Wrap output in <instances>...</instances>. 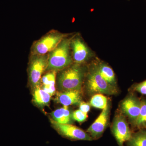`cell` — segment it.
Wrapping results in <instances>:
<instances>
[{
    "instance_id": "obj_20",
    "label": "cell",
    "mask_w": 146,
    "mask_h": 146,
    "mask_svg": "<svg viewBox=\"0 0 146 146\" xmlns=\"http://www.w3.org/2000/svg\"><path fill=\"white\" fill-rule=\"evenodd\" d=\"M133 89L134 91L146 96V80L134 84Z\"/></svg>"
},
{
    "instance_id": "obj_4",
    "label": "cell",
    "mask_w": 146,
    "mask_h": 146,
    "mask_svg": "<svg viewBox=\"0 0 146 146\" xmlns=\"http://www.w3.org/2000/svg\"><path fill=\"white\" fill-rule=\"evenodd\" d=\"M68 35L52 31L36 41L31 48L32 55H46L53 50Z\"/></svg>"
},
{
    "instance_id": "obj_6",
    "label": "cell",
    "mask_w": 146,
    "mask_h": 146,
    "mask_svg": "<svg viewBox=\"0 0 146 146\" xmlns=\"http://www.w3.org/2000/svg\"><path fill=\"white\" fill-rule=\"evenodd\" d=\"M50 122L52 127L60 136L72 141H91L93 139L89 133L72 124H60L52 119Z\"/></svg>"
},
{
    "instance_id": "obj_19",
    "label": "cell",
    "mask_w": 146,
    "mask_h": 146,
    "mask_svg": "<svg viewBox=\"0 0 146 146\" xmlns=\"http://www.w3.org/2000/svg\"><path fill=\"white\" fill-rule=\"evenodd\" d=\"M88 117L87 114L82 112L79 109L76 110L72 112V118L74 120H75L79 123H82L86 121Z\"/></svg>"
},
{
    "instance_id": "obj_17",
    "label": "cell",
    "mask_w": 146,
    "mask_h": 146,
    "mask_svg": "<svg viewBox=\"0 0 146 146\" xmlns=\"http://www.w3.org/2000/svg\"><path fill=\"white\" fill-rule=\"evenodd\" d=\"M90 104L96 108L104 109L106 107L108 104L107 98L102 94H96L91 98Z\"/></svg>"
},
{
    "instance_id": "obj_1",
    "label": "cell",
    "mask_w": 146,
    "mask_h": 146,
    "mask_svg": "<svg viewBox=\"0 0 146 146\" xmlns=\"http://www.w3.org/2000/svg\"><path fill=\"white\" fill-rule=\"evenodd\" d=\"M61 71L57 81L59 92L81 91L86 72L85 68L80 64L75 63Z\"/></svg>"
},
{
    "instance_id": "obj_10",
    "label": "cell",
    "mask_w": 146,
    "mask_h": 146,
    "mask_svg": "<svg viewBox=\"0 0 146 146\" xmlns=\"http://www.w3.org/2000/svg\"><path fill=\"white\" fill-rule=\"evenodd\" d=\"M141 106V101L134 95L126 98L121 104V108L124 114L127 116L132 123L138 119Z\"/></svg>"
},
{
    "instance_id": "obj_21",
    "label": "cell",
    "mask_w": 146,
    "mask_h": 146,
    "mask_svg": "<svg viewBox=\"0 0 146 146\" xmlns=\"http://www.w3.org/2000/svg\"><path fill=\"white\" fill-rule=\"evenodd\" d=\"M79 105L80 110L85 114H88V112L90 111V104L85 102H81Z\"/></svg>"
},
{
    "instance_id": "obj_5",
    "label": "cell",
    "mask_w": 146,
    "mask_h": 146,
    "mask_svg": "<svg viewBox=\"0 0 146 146\" xmlns=\"http://www.w3.org/2000/svg\"><path fill=\"white\" fill-rule=\"evenodd\" d=\"M48 55H32L29 68L30 84L34 89L41 84L42 75L46 70Z\"/></svg>"
},
{
    "instance_id": "obj_14",
    "label": "cell",
    "mask_w": 146,
    "mask_h": 146,
    "mask_svg": "<svg viewBox=\"0 0 146 146\" xmlns=\"http://www.w3.org/2000/svg\"><path fill=\"white\" fill-rule=\"evenodd\" d=\"M56 72L55 71H48L41 79L42 88L51 96L54 95L56 91Z\"/></svg>"
},
{
    "instance_id": "obj_18",
    "label": "cell",
    "mask_w": 146,
    "mask_h": 146,
    "mask_svg": "<svg viewBox=\"0 0 146 146\" xmlns=\"http://www.w3.org/2000/svg\"><path fill=\"white\" fill-rule=\"evenodd\" d=\"M133 125L139 128H146V100H141L140 114Z\"/></svg>"
},
{
    "instance_id": "obj_15",
    "label": "cell",
    "mask_w": 146,
    "mask_h": 146,
    "mask_svg": "<svg viewBox=\"0 0 146 146\" xmlns=\"http://www.w3.org/2000/svg\"><path fill=\"white\" fill-rule=\"evenodd\" d=\"M97 65L99 72L102 78L110 84L116 87V77L112 68L103 62H100Z\"/></svg>"
},
{
    "instance_id": "obj_2",
    "label": "cell",
    "mask_w": 146,
    "mask_h": 146,
    "mask_svg": "<svg viewBox=\"0 0 146 146\" xmlns=\"http://www.w3.org/2000/svg\"><path fill=\"white\" fill-rule=\"evenodd\" d=\"M67 36L48 54L47 71H62L72 64L73 60L70 52L72 37L68 38Z\"/></svg>"
},
{
    "instance_id": "obj_11",
    "label": "cell",
    "mask_w": 146,
    "mask_h": 146,
    "mask_svg": "<svg viewBox=\"0 0 146 146\" xmlns=\"http://www.w3.org/2000/svg\"><path fill=\"white\" fill-rule=\"evenodd\" d=\"M81 91H70L58 92L55 100L63 106L78 105L81 102Z\"/></svg>"
},
{
    "instance_id": "obj_7",
    "label": "cell",
    "mask_w": 146,
    "mask_h": 146,
    "mask_svg": "<svg viewBox=\"0 0 146 146\" xmlns=\"http://www.w3.org/2000/svg\"><path fill=\"white\" fill-rule=\"evenodd\" d=\"M70 47L73 62L76 64L85 63L94 56L91 50L80 36L72 37Z\"/></svg>"
},
{
    "instance_id": "obj_12",
    "label": "cell",
    "mask_w": 146,
    "mask_h": 146,
    "mask_svg": "<svg viewBox=\"0 0 146 146\" xmlns=\"http://www.w3.org/2000/svg\"><path fill=\"white\" fill-rule=\"evenodd\" d=\"M52 119L60 124H71L73 123L72 113L68 106H63L53 111L51 113Z\"/></svg>"
},
{
    "instance_id": "obj_16",
    "label": "cell",
    "mask_w": 146,
    "mask_h": 146,
    "mask_svg": "<svg viewBox=\"0 0 146 146\" xmlns=\"http://www.w3.org/2000/svg\"><path fill=\"white\" fill-rule=\"evenodd\" d=\"M127 146H146V129H141L132 134Z\"/></svg>"
},
{
    "instance_id": "obj_3",
    "label": "cell",
    "mask_w": 146,
    "mask_h": 146,
    "mask_svg": "<svg viewBox=\"0 0 146 146\" xmlns=\"http://www.w3.org/2000/svg\"><path fill=\"white\" fill-rule=\"evenodd\" d=\"M86 88L91 94H97L113 95L117 93V87L112 86L105 81L100 75L97 65H92L87 76Z\"/></svg>"
},
{
    "instance_id": "obj_13",
    "label": "cell",
    "mask_w": 146,
    "mask_h": 146,
    "mask_svg": "<svg viewBox=\"0 0 146 146\" xmlns=\"http://www.w3.org/2000/svg\"><path fill=\"white\" fill-rule=\"evenodd\" d=\"M33 89V101L35 105L43 108L48 106L51 96L39 86H36Z\"/></svg>"
},
{
    "instance_id": "obj_9",
    "label": "cell",
    "mask_w": 146,
    "mask_h": 146,
    "mask_svg": "<svg viewBox=\"0 0 146 146\" xmlns=\"http://www.w3.org/2000/svg\"><path fill=\"white\" fill-rule=\"evenodd\" d=\"M110 106L108 104L107 106L100 113L96 121L86 131L93 140L98 139L101 137L107 125L109 118Z\"/></svg>"
},
{
    "instance_id": "obj_8",
    "label": "cell",
    "mask_w": 146,
    "mask_h": 146,
    "mask_svg": "<svg viewBox=\"0 0 146 146\" xmlns=\"http://www.w3.org/2000/svg\"><path fill=\"white\" fill-rule=\"evenodd\" d=\"M112 131L119 146H124V143L130 139L132 134L125 118L121 115L115 117Z\"/></svg>"
}]
</instances>
